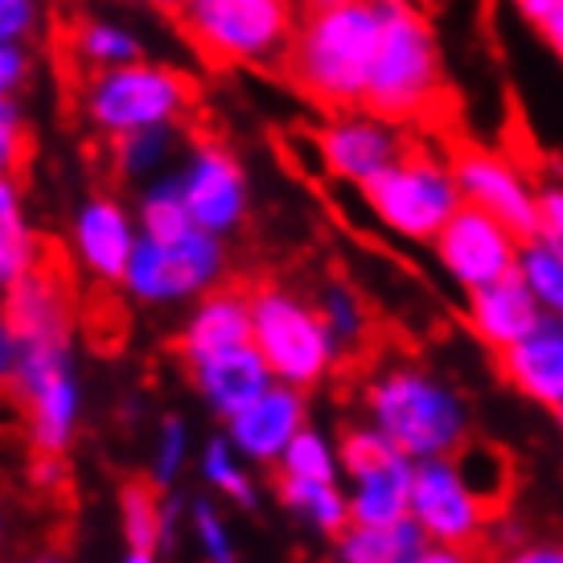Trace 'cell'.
I'll use <instances>...</instances> for the list:
<instances>
[{"label": "cell", "mask_w": 563, "mask_h": 563, "mask_svg": "<svg viewBox=\"0 0 563 563\" xmlns=\"http://www.w3.org/2000/svg\"><path fill=\"white\" fill-rule=\"evenodd\" d=\"M0 313L13 325L21 362H16L13 399L21 411L25 444L42 473H54L75 449L82 423V375H79V305L75 288L54 264L0 297Z\"/></svg>", "instance_id": "cell-1"}, {"label": "cell", "mask_w": 563, "mask_h": 563, "mask_svg": "<svg viewBox=\"0 0 563 563\" xmlns=\"http://www.w3.org/2000/svg\"><path fill=\"white\" fill-rule=\"evenodd\" d=\"M383 42V0H358L325 13H300L288 49V79L321 111H354L366 103V82Z\"/></svg>", "instance_id": "cell-2"}, {"label": "cell", "mask_w": 563, "mask_h": 563, "mask_svg": "<svg viewBox=\"0 0 563 563\" xmlns=\"http://www.w3.org/2000/svg\"><path fill=\"white\" fill-rule=\"evenodd\" d=\"M362 416L407 461L453 456L470 440V407L420 362H383L362 387Z\"/></svg>", "instance_id": "cell-3"}, {"label": "cell", "mask_w": 563, "mask_h": 563, "mask_svg": "<svg viewBox=\"0 0 563 563\" xmlns=\"http://www.w3.org/2000/svg\"><path fill=\"white\" fill-rule=\"evenodd\" d=\"M444 95V54L437 25L411 0H383V42L362 108L407 128L423 120Z\"/></svg>", "instance_id": "cell-4"}, {"label": "cell", "mask_w": 563, "mask_h": 563, "mask_svg": "<svg viewBox=\"0 0 563 563\" xmlns=\"http://www.w3.org/2000/svg\"><path fill=\"white\" fill-rule=\"evenodd\" d=\"M189 108H194V79L157 58L87 75L79 82V120L108 144L132 132L186 128Z\"/></svg>", "instance_id": "cell-5"}, {"label": "cell", "mask_w": 563, "mask_h": 563, "mask_svg": "<svg viewBox=\"0 0 563 563\" xmlns=\"http://www.w3.org/2000/svg\"><path fill=\"white\" fill-rule=\"evenodd\" d=\"M251 345L280 387L305 395L342 366V350L329 338L313 297L292 284L267 280L251 288Z\"/></svg>", "instance_id": "cell-6"}, {"label": "cell", "mask_w": 563, "mask_h": 563, "mask_svg": "<svg viewBox=\"0 0 563 563\" xmlns=\"http://www.w3.org/2000/svg\"><path fill=\"white\" fill-rule=\"evenodd\" d=\"M181 37L214 66H267L288 63L300 25L297 0H194L177 16Z\"/></svg>", "instance_id": "cell-7"}, {"label": "cell", "mask_w": 563, "mask_h": 563, "mask_svg": "<svg viewBox=\"0 0 563 563\" xmlns=\"http://www.w3.org/2000/svg\"><path fill=\"white\" fill-rule=\"evenodd\" d=\"M358 198L383 231L407 243H428V247L465 206L453 161L437 157L428 148H407L391 169L358 189Z\"/></svg>", "instance_id": "cell-8"}, {"label": "cell", "mask_w": 563, "mask_h": 563, "mask_svg": "<svg viewBox=\"0 0 563 563\" xmlns=\"http://www.w3.org/2000/svg\"><path fill=\"white\" fill-rule=\"evenodd\" d=\"M227 272H231L227 239L206 231H181L165 239L141 235L120 288L141 309H189L222 288Z\"/></svg>", "instance_id": "cell-9"}, {"label": "cell", "mask_w": 563, "mask_h": 563, "mask_svg": "<svg viewBox=\"0 0 563 563\" xmlns=\"http://www.w3.org/2000/svg\"><path fill=\"white\" fill-rule=\"evenodd\" d=\"M345 498L354 527H395L411 518L416 461H407L371 423H354L338 437Z\"/></svg>", "instance_id": "cell-10"}, {"label": "cell", "mask_w": 563, "mask_h": 563, "mask_svg": "<svg viewBox=\"0 0 563 563\" xmlns=\"http://www.w3.org/2000/svg\"><path fill=\"white\" fill-rule=\"evenodd\" d=\"M173 177L181 186L186 210L198 231L214 239H231L247 227L255 194H251L247 165L239 161L231 144L214 141V136H194L173 165Z\"/></svg>", "instance_id": "cell-11"}, {"label": "cell", "mask_w": 563, "mask_h": 563, "mask_svg": "<svg viewBox=\"0 0 563 563\" xmlns=\"http://www.w3.org/2000/svg\"><path fill=\"white\" fill-rule=\"evenodd\" d=\"M309 144H313V157L329 181L350 189L375 181L378 173H387L411 148L404 128L366 108L325 115V124L317 128Z\"/></svg>", "instance_id": "cell-12"}, {"label": "cell", "mask_w": 563, "mask_h": 563, "mask_svg": "<svg viewBox=\"0 0 563 563\" xmlns=\"http://www.w3.org/2000/svg\"><path fill=\"white\" fill-rule=\"evenodd\" d=\"M136 243H141V222H136L132 202H124L120 194L95 189L70 206L66 251H70V264L79 267L87 280L120 288L128 264L136 255Z\"/></svg>", "instance_id": "cell-13"}, {"label": "cell", "mask_w": 563, "mask_h": 563, "mask_svg": "<svg viewBox=\"0 0 563 563\" xmlns=\"http://www.w3.org/2000/svg\"><path fill=\"white\" fill-rule=\"evenodd\" d=\"M522 243L527 239H518L494 214H485L477 206H461L449 219V227L432 239V255L456 288L477 292V288H489V284L515 276Z\"/></svg>", "instance_id": "cell-14"}, {"label": "cell", "mask_w": 563, "mask_h": 563, "mask_svg": "<svg viewBox=\"0 0 563 563\" xmlns=\"http://www.w3.org/2000/svg\"><path fill=\"white\" fill-rule=\"evenodd\" d=\"M411 522L423 531L432 548H456V551H477L485 548V515L470 485L461 482L453 456L440 461H420L416 465V482H411Z\"/></svg>", "instance_id": "cell-15"}, {"label": "cell", "mask_w": 563, "mask_h": 563, "mask_svg": "<svg viewBox=\"0 0 563 563\" xmlns=\"http://www.w3.org/2000/svg\"><path fill=\"white\" fill-rule=\"evenodd\" d=\"M449 161H453L465 206H477L485 214H494L518 239L539 235V206H534V189L539 186L518 169L515 161L485 148V144H465Z\"/></svg>", "instance_id": "cell-16"}, {"label": "cell", "mask_w": 563, "mask_h": 563, "mask_svg": "<svg viewBox=\"0 0 563 563\" xmlns=\"http://www.w3.org/2000/svg\"><path fill=\"white\" fill-rule=\"evenodd\" d=\"M222 437L235 444V453L251 470H276L288 444L309 428V395L292 387H272L231 423H222Z\"/></svg>", "instance_id": "cell-17"}, {"label": "cell", "mask_w": 563, "mask_h": 563, "mask_svg": "<svg viewBox=\"0 0 563 563\" xmlns=\"http://www.w3.org/2000/svg\"><path fill=\"white\" fill-rule=\"evenodd\" d=\"M173 345H177V358L186 362V371L206 358L251 345V288L222 284L198 305H189Z\"/></svg>", "instance_id": "cell-18"}, {"label": "cell", "mask_w": 563, "mask_h": 563, "mask_svg": "<svg viewBox=\"0 0 563 563\" xmlns=\"http://www.w3.org/2000/svg\"><path fill=\"white\" fill-rule=\"evenodd\" d=\"M189 387L202 399V407L214 420L231 423L239 411H247L264 391L276 387V378L267 371V362L260 358L255 345L219 354V358H206L198 366H189Z\"/></svg>", "instance_id": "cell-19"}, {"label": "cell", "mask_w": 563, "mask_h": 563, "mask_svg": "<svg viewBox=\"0 0 563 563\" xmlns=\"http://www.w3.org/2000/svg\"><path fill=\"white\" fill-rule=\"evenodd\" d=\"M498 371L522 399L543 404L555 411V407L563 404V321L560 317H543L522 342H515L510 350H501Z\"/></svg>", "instance_id": "cell-20"}, {"label": "cell", "mask_w": 563, "mask_h": 563, "mask_svg": "<svg viewBox=\"0 0 563 563\" xmlns=\"http://www.w3.org/2000/svg\"><path fill=\"white\" fill-rule=\"evenodd\" d=\"M465 317H470V329L477 333V342L489 345L494 354H501V350H510L515 342H522L548 313L539 309V300L531 297V288L518 280V272H515V276L489 284V288L470 292Z\"/></svg>", "instance_id": "cell-21"}, {"label": "cell", "mask_w": 563, "mask_h": 563, "mask_svg": "<svg viewBox=\"0 0 563 563\" xmlns=\"http://www.w3.org/2000/svg\"><path fill=\"white\" fill-rule=\"evenodd\" d=\"M148 49H153L148 46V33L141 25H132L128 16L91 13V16H79L70 25V33H66V54L82 70V79L144 63V58H153Z\"/></svg>", "instance_id": "cell-22"}, {"label": "cell", "mask_w": 563, "mask_h": 563, "mask_svg": "<svg viewBox=\"0 0 563 563\" xmlns=\"http://www.w3.org/2000/svg\"><path fill=\"white\" fill-rule=\"evenodd\" d=\"M46 264L49 247L37 231L30 194L21 186V177L9 173L0 177V297Z\"/></svg>", "instance_id": "cell-23"}, {"label": "cell", "mask_w": 563, "mask_h": 563, "mask_svg": "<svg viewBox=\"0 0 563 563\" xmlns=\"http://www.w3.org/2000/svg\"><path fill=\"white\" fill-rule=\"evenodd\" d=\"M186 501L177 494H165L148 477H132L115 494V515L124 531V548L132 551H165L173 543V531L186 527Z\"/></svg>", "instance_id": "cell-24"}, {"label": "cell", "mask_w": 563, "mask_h": 563, "mask_svg": "<svg viewBox=\"0 0 563 563\" xmlns=\"http://www.w3.org/2000/svg\"><path fill=\"white\" fill-rule=\"evenodd\" d=\"M453 465L461 473V482L470 485L477 506L494 522L510 506V498H515V485H518L515 456L506 453L501 444H494V440H465L453 453Z\"/></svg>", "instance_id": "cell-25"}, {"label": "cell", "mask_w": 563, "mask_h": 563, "mask_svg": "<svg viewBox=\"0 0 563 563\" xmlns=\"http://www.w3.org/2000/svg\"><path fill=\"white\" fill-rule=\"evenodd\" d=\"M186 148V128H153V132H132L108 144V165L111 173L128 181V186H148L177 165Z\"/></svg>", "instance_id": "cell-26"}, {"label": "cell", "mask_w": 563, "mask_h": 563, "mask_svg": "<svg viewBox=\"0 0 563 563\" xmlns=\"http://www.w3.org/2000/svg\"><path fill=\"white\" fill-rule=\"evenodd\" d=\"M428 548L432 543L411 518L395 527H350L342 539H333L329 563H420Z\"/></svg>", "instance_id": "cell-27"}, {"label": "cell", "mask_w": 563, "mask_h": 563, "mask_svg": "<svg viewBox=\"0 0 563 563\" xmlns=\"http://www.w3.org/2000/svg\"><path fill=\"white\" fill-rule=\"evenodd\" d=\"M309 297H313L317 313L325 321L329 338L342 350V358L366 350V342H371V305L362 300L354 284L342 280V276H325Z\"/></svg>", "instance_id": "cell-28"}, {"label": "cell", "mask_w": 563, "mask_h": 563, "mask_svg": "<svg viewBox=\"0 0 563 563\" xmlns=\"http://www.w3.org/2000/svg\"><path fill=\"white\" fill-rule=\"evenodd\" d=\"M276 498L288 515L305 522L321 539H342L354 522H350V498L342 485H321V482H288L276 477Z\"/></svg>", "instance_id": "cell-29"}, {"label": "cell", "mask_w": 563, "mask_h": 563, "mask_svg": "<svg viewBox=\"0 0 563 563\" xmlns=\"http://www.w3.org/2000/svg\"><path fill=\"white\" fill-rule=\"evenodd\" d=\"M198 473H202L210 498L231 501L235 510H255L260 506V482H255V473H251V465L235 453V444L222 437V432L202 440V449H198Z\"/></svg>", "instance_id": "cell-30"}, {"label": "cell", "mask_w": 563, "mask_h": 563, "mask_svg": "<svg viewBox=\"0 0 563 563\" xmlns=\"http://www.w3.org/2000/svg\"><path fill=\"white\" fill-rule=\"evenodd\" d=\"M132 210H136V222H141V235H148V239L198 231L194 219H189L186 198H181V186H177L173 169L165 173V177H157V181H148V186L136 189Z\"/></svg>", "instance_id": "cell-31"}, {"label": "cell", "mask_w": 563, "mask_h": 563, "mask_svg": "<svg viewBox=\"0 0 563 563\" xmlns=\"http://www.w3.org/2000/svg\"><path fill=\"white\" fill-rule=\"evenodd\" d=\"M518 280L531 288L539 309L563 321V247L548 239H527L518 255Z\"/></svg>", "instance_id": "cell-32"}, {"label": "cell", "mask_w": 563, "mask_h": 563, "mask_svg": "<svg viewBox=\"0 0 563 563\" xmlns=\"http://www.w3.org/2000/svg\"><path fill=\"white\" fill-rule=\"evenodd\" d=\"M276 477H288V482L342 485V456H338V444L309 423V428L288 444V453L280 456Z\"/></svg>", "instance_id": "cell-33"}, {"label": "cell", "mask_w": 563, "mask_h": 563, "mask_svg": "<svg viewBox=\"0 0 563 563\" xmlns=\"http://www.w3.org/2000/svg\"><path fill=\"white\" fill-rule=\"evenodd\" d=\"M189 461H198L194 453V432L181 416H165L157 423V437H153V461H148V482L173 494L181 477H186Z\"/></svg>", "instance_id": "cell-34"}, {"label": "cell", "mask_w": 563, "mask_h": 563, "mask_svg": "<svg viewBox=\"0 0 563 563\" xmlns=\"http://www.w3.org/2000/svg\"><path fill=\"white\" fill-rule=\"evenodd\" d=\"M186 527H189V539H194L198 555H202V563H239L235 534L227 527V515H222L219 498H210V494L189 498Z\"/></svg>", "instance_id": "cell-35"}, {"label": "cell", "mask_w": 563, "mask_h": 563, "mask_svg": "<svg viewBox=\"0 0 563 563\" xmlns=\"http://www.w3.org/2000/svg\"><path fill=\"white\" fill-rule=\"evenodd\" d=\"M46 16V0H0V46H33Z\"/></svg>", "instance_id": "cell-36"}, {"label": "cell", "mask_w": 563, "mask_h": 563, "mask_svg": "<svg viewBox=\"0 0 563 563\" xmlns=\"http://www.w3.org/2000/svg\"><path fill=\"white\" fill-rule=\"evenodd\" d=\"M30 153V115L21 99H0V177L21 169Z\"/></svg>", "instance_id": "cell-37"}, {"label": "cell", "mask_w": 563, "mask_h": 563, "mask_svg": "<svg viewBox=\"0 0 563 563\" xmlns=\"http://www.w3.org/2000/svg\"><path fill=\"white\" fill-rule=\"evenodd\" d=\"M33 46H0V99H21V91L33 82Z\"/></svg>", "instance_id": "cell-38"}, {"label": "cell", "mask_w": 563, "mask_h": 563, "mask_svg": "<svg viewBox=\"0 0 563 563\" xmlns=\"http://www.w3.org/2000/svg\"><path fill=\"white\" fill-rule=\"evenodd\" d=\"M534 206H539V235L534 239H548L563 247V181H539Z\"/></svg>", "instance_id": "cell-39"}, {"label": "cell", "mask_w": 563, "mask_h": 563, "mask_svg": "<svg viewBox=\"0 0 563 563\" xmlns=\"http://www.w3.org/2000/svg\"><path fill=\"white\" fill-rule=\"evenodd\" d=\"M498 563H563V539H534L506 551Z\"/></svg>", "instance_id": "cell-40"}, {"label": "cell", "mask_w": 563, "mask_h": 563, "mask_svg": "<svg viewBox=\"0 0 563 563\" xmlns=\"http://www.w3.org/2000/svg\"><path fill=\"white\" fill-rule=\"evenodd\" d=\"M16 362H21V345H16L13 325H9L4 313H0V395H13Z\"/></svg>", "instance_id": "cell-41"}, {"label": "cell", "mask_w": 563, "mask_h": 563, "mask_svg": "<svg viewBox=\"0 0 563 563\" xmlns=\"http://www.w3.org/2000/svg\"><path fill=\"white\" fill-rule=\"evenodd\" d=\"M534 30L551 46V54L563 63V0H551L548 9H543V16L534 21Z\"/></svg>", "instance_id": "cell-42"}, {"label": "cell", "mask_w": 563, "mask_h": 563, "mask_svg": "<svg viewBox=\"0 0 563 563\" xmlns=\"http://www.w3.org/2000/svg\"><path fill=\"white\" fill-rule=\"evenodd\" d=\"M136 9H148V13H165V16H181L194 4V0H128Z\"/></svg>", "instance_id": "cell-43"}, {"label": "cell", "mask_w": 563, "mask_h": 563, "mask_svg": "<svg viewBox=\"0 0 563 563\" xmlns=\"http://www.w3.org/2000/svg\"><path fill=\"white\" fill-rule=\"evenodd\" d=\"M420 563H473V551H456V548H428Z\"/></svg>", "instance_id": "cell-44"}, {"label": "cell", "mask_w": 563, "mask_h": 563, "mask_svg": "<svg viewBox=\"0 0 563 563\" xmlns=\"http://www.w3.org/2000/svg\"><path fill=\"white\" fill-rule=\"evenodd\" d=\"M300 13H325V9H342V4H358V0H297Z\"/></svg>", "instance_id": "cell-45"}, {"label": "cell", "mask_w": 563, "mask_h": 563, "mask_svg": "<svg viewBox=\"0 0 563 563\" xmlns=\"http://www.w3.org/2000/svg\"><path fill=\"white\" fill-rule=\"evenodd\" d=\"M120 563H161V551H132L124 548V560Z\"/></svg>", "instance_id": "cell-46"}, {"label": "cell", "mask_w": 563, "mask_h": 563, "mask_svg": "<svg viewBox=\"0 0 563 563\" xmlns=\"http://www.w3.org/2000/svg\"><path fill=\"white\" fill-rule=\"evenodd\" d=\"M21 563H70L63 555V551H33V555H25Z\"/></svg>", "instance_id": "cell-47"}, {"label": "cell", "mask_w": 563, "mask_h": 563, "mask_svg": "<svg viewBox=\"0 0 563 563\" xmlns=\"http://www.w3.org/2000/svg\"><path fill=\"white\" fill-rule=\"evenodd\" d=\"M555 420H560V428H563V404H560V407H555Z\"/></svg>", "instance_id": "cell-48"}, {"label": "cell", "mask_w": 563, "mask_h": 563, "mask_svg": "<svg viewBox=\"0 0 563 563\" xmlns=\"http://www.w3.org/2000/svg\"><path fill=\"white\" fill-rule=\"evenodd\" d=\"M0 548H4V518H0Z\"/></svg>", "instance_id": "cell-49"}]
</instances>
